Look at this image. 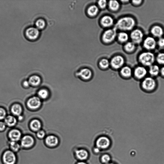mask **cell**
Masks as SVG:
<instances>
[{"instance_id": "obj_13", "label": "cell", "mask_w": 164, "mask_h": 164, "mask_svg": "<svg viewBox=\"0 0 164 164\" xmlns=\"http://www.w3.org/2000/svg\"><path fill=\"white\" fill-rule=\"evenodd\" d=\"M7 136L9 140L12 142H18L22 138L21 132L17 129H13L9 131Z\"/></svg>"}, {"instance_id": "obj_8", "label": "cell", "mask_w": 164, "mask_h": 164, "mask_svg": "<svg viewBox=\"0 0 164 164\" xmlns=\"http://www.w3.org/2000/svg\"><path fill=\"white\" fill-rule=\"evenodd\" d=\"M124 62V59L122 56L117 55L111 59L110 65L114 69L118 70L123 67Z\"/></svg>"}, {"instance_id": "obj_45", "label": "cell", "mask_w": 164, "mask_h": 164, "mask_svg": "<svg viewBox=\"0 0 164 164\" xmlns=\"http://www.w3.org/2000/svg\"><path fill=\"white\" fill-rule=\"evenodd\" d=\"M77 164H87L86 163L83 161H81L78 162Z\"/></svg>"}, {"instance_id": "obj_24", "label": "cell", "mask_w": 164, "mask_h": 164, "mask_svg": "<svg viewBox=\"0 0 164 164\" xmlns=\"http://www.w3.org/2000/svg\"><path fill=\"white\" fill-rule=\"evenodd\" d=\"M16 119L13 116L9 115L4 119V123L9 127H13L16 124Z\"/></svg>"}, {"instance_id": "obj_3", "label": "cell", "mask_w": 164, "mask_h": 164, "mask_svg": "<svg viewBox=\"0 0 164 164\" xmlns=\"http://www.w3.org/2000/svg\"><path fill=\"white\" fill-rule=\"evenodd\" d=\"M139 59L140 63L144 66L150 67L153 65L155 57L154 54L151 52H144L140 55Z\"/></svg>"}, {"instance_id": "obj_30", "label": "cell", "mask_w": 164, "mask_h": 164, "mask_svg": "<svg viewBox=\"0 0 164 164\" xmlns=\"http://www.w3.org/2000/svg\"><path fill=\"white\" fill-rule=\"evenodd\" d=\"M37 94L40 98L44 100L48 97L49 93L48 90L46 89L43 88L39 91Z\"/></svg>"}, {"instance_id": "obj_23", "label": "cell", "mask_w": 164, "mask_h": 164, "mask_svg": "<svg viewBox=\"0 0 164 164\" xmlns=\"http://www.w3.org/2000/svg\"><path fill=\"white\" fill-rule=\"evenodd\" d=\"M9 149L16 153L19 152L22 148L20 143L10 141L9 142Z\"/></svg>"}, {"instance_id": "obj_29", "label": "cell", "mask_w": 164, "mask_h": 164, "mask_svg": "<svg viewBox=\"0 0 164 164\" xmlns=\"http://www.w3.org/2000/svg\"><path fill=\"white\" fill-rule=\"evenodd\" d=\"M136 48L135 44L132 42H128L126 43L124 46L125 50L127 52H133Z\"/></svg>"}, {"instance_id": "obj_31", "label": "cell", "mask_w": 164, "mask_h": 164, "mask_svg": "<svg viewBox=\"0 0 164 164\" xmlns=\"http://www.w3.org/2000/svg\"><path fill=\"white\" fill-rule=\"evenodd\" d=\"M99 9L95 5H92L88 8V14L91 16H94L97 14Z\"/></svg>"}, {"instance_id": "obj_36", "label": "cell", "mask_w": 164, "mask_h": 164, "mask_svg": "<svg viewBox=\"0 0 164 164\" xmlns=\"http://www.w3.org/2000/svg\"><path fill=\"white\" fill-rule=\"evenodd\" d=\"M46 133L43 130H40L37 132L36 136L40 139H43L45 136Z\"/></svg>"}, {"instance_id": "obj_15", "label": "cell", "mask_w": 164, "mask_h": 164, "mask_svg": "<svg viewBox=\"0 0 164 164\" xmlns=\"http://www.w3.org/2000/svg\"><path fill=\"white\" fill-rule=\"evenodd\" d=\"M45 143L48 146L54 147L57 146L59 143V140L56 136L49 135L45 139Z\"/></svg>"}, {"instance_id": "obj_1", "label": "cell", "mask_w": 164, "mask_h": 164, "mask_svg": "<svg viewBox=\"0 0 164 164\" xmlns=\"http://www.w3.org/2000/svg\"><path fill=\"white\" fill-rule=\"evenodd\" d=\"M136 22L134 19L130 16L121 18L117 22L115 28L122 31H130L135 26Z\"/></svg>"}, {"instance_id": "obj_17", "label": "cell", "mask_w": 164, "mask_h": 164, "mask_svg": "<svg viewBox=\"0 0 164 164\" xmlns=\"http://www.w3.org/2000/svg\"><path fill=\"white\" fill-rule=\"evenodd\" d=\"M75 153L77 158L81 161L86 160L88 157V152L85 149H78L76 150Z\"/></svg>"}, {"instance_id": "obj_34", "label": "cell", "mask_w": 164, "mask_h": 164, "mask_svg": "<svg viewBox=\"0 0 164 164\" xmlns=\"http://www.w3.org/2000/svg\"><path fill=\"white\" fill-rule=\"evenodd\" d=\"M35 25L37 29H41L45 27V22L44 20L40 19L36 22Z\"/></svg>"}, {"instance_id": "obj_35", "label": "cell", "mask_w": 164, "mask_h": 164, "mask_svg": "<svg viewBox=\"0 0 164 164\" xmlns=\"http://www.w3.org/2000/svg\"><path fill=\"white\" fill-rule=\"evenodd\" d=\"M156 59L158 64L164 65V53H160L158 54L157 56Z\"/></svg>"}, {"instance_id": "obj_47", "label": "cell", "mask_w": 164, "mask_h": 164, "mask_svg": "<svg viewBox=\"0 0 164 164\" xmlns=\"http://www.w3.org/2000/svg\"><path fill=\"white\" fill-rule=\"evenodd\" d=\"M115 164V163H108V164Z\"/></svg>"}, {"instance_id": "obj_43", "label": "cell", "mask_w": 164, "mask_h": 164, "mask_svg": "<svg viewBox=\"0 0 164 164\" xmlns=\"http://www.w3.org/2000/svg\"><path fill=\"white\" fill-rule=\"evenodd\" d=\"M160 73L161 74L162 76L163 77H164V67H163L160 69Z\"/></svg>"}, {"instance_id": "obj_28", "label": "cell", "mask_w": 164, "mask_h": 164, "mask_svg": "<svg viewBox=\"0 0 164 164\" xmlns=\"http://www.w3.org/2000/svg\"><path fill=\"white\" fill-rule=\"evenodd\" d=\"M109 6L111 10L112 11H116L119 9L120 4L118 1H110L109 3Z\"/></svg>"}, {"instance_id": "obj_37", "label": "cell", "mask_w": 164, "mask_h": 164, "mask_svg": "<svg viewBox=\"0 0 164 164\" xmlns=\"http://www.w3.org/2000/svg\"><path fill=\"white\" fill-rule=\"evenodd\" d=\"M6 115V112L5 110L0 107V120L5 119Z\"/></svg>"}, {"instance_id": "obj_6", "label": "cell", "mask_w": 164, "mask_h": 164, "mask_svg": "<svg viewBox=\"0 0 164 164\" xmlns=\"http://www.w3.org/2000/svg\"><path fill=\"white\" fill-rule=\"evenodd\" d=\"M117 29L115 27L113 29L106 31L103 34L102 40L104 43H109L113 41L117 36Z\"/></svg>"}, {"instance_id": "obj_26", "label": "cell", "mask_w": 164, "mask_h": 164, "mask_svg": "<svg viewBox=\"0 0 164 164\" xmlns=\"http://www.w3.org/2000/svg\"><path fill=\"white\" fill-rule=\"evenodd\" d=\"M28 81L31 85L37 86L39 85L41 82V79L39 76L34 75L29 78Z\"/></svg>"}, {"instance_id": "obj_16", "label": "cell", "mask_w": 164, "mask_h": 164, "mask_svg": "<svg viewBox=\"0 0 164 164\" xmlns=\"http://www.w3.org/2000/svg\"><path fill=\"white\" fill-rule=\"evenodd\" d=\"M120 73L121 77L128 79L132 76L133 71L132 69L128 66H125L121 68Z\"/></svg>"}, {"instance_id": "obj_44", "label": "cell", "mask_w": 164, "mask_h": 164, "mask_svg": "<svg viewBox=\"0 0 164 164\" xmlns=\"http://www.w3.org/2000/svg\"><path fill=\"white\" fill-rule=\"evenodd\" d=\"M100 149L97 147L94 149V151L96 153H98L100 152Z\"/></svg>"}, {"instance_id": "obj_2", "label": "cell", "mask_w": 164, "mask_h": 164, "mask_svg": "<svg viewBox=\"0 0 164 164\" xmlns=\"http://www.w3.org/2000/svg\"><path fill=\"white\" fill-rule=\"evenodd\" d=\"M142 89L147 92H151L155 90L157 83L155 79L151 76L146 77L142 80L141 84Z\"/></svg>"}, {"instance_id": "obj_22", "label": "cell", "mask_w": 164, "mask_h": 164, "mask_svg": "<svg viewBox=\"0 0 164 164\" xmlns=\"http://www.w3.org/2000/svg\"><path fill=\"white\" fill-rule=\"evenodd\" d=\"M41 124L38 120L34 119L31 121L30 127L31 130L34 132H38L41 127Z\"/></svg>"}, {"instance_id": "obj_11", "label": "cell", "mask_w": 164, "mask_h": 164, "mask_svg": "<svg viewBox=\"0 0 164 164\" xmlns=\"http://www.w3.org/2000/svg\"><path fill=\"white\" fill-rule=\"evenodd\" d=\"M25 34L28 39L31 40H34L38 37L40 32L37 28L30 27L26 30Z\"/></svg>"}, {"instance_id": "obj_9", "label": "cell", "mask_w": 164, "mask_h": 164, "mask_svg": "<svg viewBox=\"0 0 164 164\" xmlns=\"http://www.w3.org/2000/svg\"><path fill=\"white\" fill-rule=\"evenodd\" d=\"M144 37L142 31L139 29H135L131 32L130 37L132 42L135 44H139L142 43Z\"/></svg>"}, {"instance_id": "obj_39", "label": "cell", "mask_w": 164, "mask_h": 164, "mask_svg": "<svg viewBox=\"0 0 164 164\" xmlns=\"http://www.w3.org/2000/svg\"><path fill=\"white\" fill-rule=\"evenodd\" d=\"M158 46L161 48H163L164 47V38L161 37L158 41L157 43Z\"/></svg>"}, {"instance_id": "obj_46", "label": "cell", "mask_w": 164, "mask_h": 164, "mask_svg": "<svg viewBox=\"0 0 164 164\" xmlns=\"http://www.w3.org/2000/svg\"><path fill=\"white\" fill-rule=\"evenodd\" d=\"M18 116H19L18 119L20 121L22 120V119H23V117L21 116V115Z\"/></svg>"}, {"instance_id": "obj_19", "label": "cell", "mask_w": 164, "mask_h": 164, "mask_svg": "<svg viewBox=\"0 0 164 164\" xmlns=\"http://www.w3.org/2000/svg\"><path fill=\"white\" fill-rule=\"evenodd\" d=\"M151 32L153 36L160 38L163 34V31L162 28L159 25L153 26L151 29Z\"/></svg>"}, {"instance_id": "obj_18", "label": "cell", "mask_w": 164, "mask_h": 164, "mask_svg": "<svg viewBox=\"0 0 164 164\" xmlns=\"http://www.w3.org/2000/svg\"><path fill=\"white\" fill-rule=\"evenodd\" d=\"M102 25L105 27H109L114 25L113 18L109 16H105L103 17L101 20Z\"/></svg>"}, {"instance_id": "obj_4", "label": "cell", "mask_w": 164, "mask_h": 164, "mask_svg": "<svg viewBox=\"0 0 164 164\" xmlns=\"http://www.w3.org/2000/svg\"><path fill=\"white\" fill-rule=\"evenodd\" d=\"M2 160L4 164H16L17 159L16 153L10 149H8L3 153Z\"/></svg>"}, {"instance_id": "obj_14", "label": "cell", "mask_w": 164, "mask_h": 164, "mask_svg": "<svg viewBox=\"0 0 164 164\" xmlns=\"http://www.w3.org/2000/svg\"><path fill=\"white\" fill-rule=\"evenodd\" d=\"M157 44V42L154 37H148L144 40L143 46L147 50H152L155 49Z\"/></svg>"}, {"instance_id": "obj_7", "label": "cell", "mask_w": 164, "mask_h": 164, "mask_svg": "<svg viewBox=\"0 0 164 164\" xmlns=\"http://www.w3.org/2000/svg\"><path fill=\"white\" fill-rule=\"evenodd\" d=\"M111 145V140L106 136H102L96 140V147L100 150H105L109 148Z\"/></svg>"}, {"instance_id": "obj_12", "label": "cell", "mask_w": 164, "mask_h": 164, "mask_svg": "<svg viewBox=\"0 0 164 164\" xmlns=\"http://www.w3.org/2000/svg\"><path fill=\"white\" fill-rule=\"evenodd\" d=\"M41 104V102L40 98L36 96L30 98L27 102L28 106L32 110H35L39 108Z\"/></svg>"}, {"instance_id": "obj_32", "label": "cell", "mask_w": 164, "mask_h": 164, "mask_svg": "<svg viewBox=\"0 0 164 164\" xmlns=\"http://www.w3.org/2000/svg\"><path fill=\"white\" fill-rule=\"evenodd\" d=\"M99 64L100 67L102 69H106L109 67L110 62L108 60L105 58L100 61Z\"/></svg>"}, {"instance_id": "obj_38", "label": "cell", "mask_w": 164, "mask_h": 164, "mask_svg": "<svg viewBox=\"0 0 164 164\" xmlns=\"http://www.w3.org/2000/svg\"><path fill=\"white\" fill-rule=\"evenodd\" d=\"M98 6L102 9L105 8L107 6V2L106 0H100L98 2Z\"/></svg>"}, {"instance_id": "obj_25", "label": "cell", "mask_w": 164, "mask_h": 164, "mask_svg": "<svg viewBox=\"0 0 164 164\" xmlns=\"http://www.w3.org/2000/svg\"><path fill=\"white\" fill-rule=\"evenodd\" d=\"M11 111L13 115L19 116L21 115L22 112V107L20 105L15 104L12 106Z\"/></svg>"}, {"instance_id": "obj_41", "label": "cell", "mask_w": 164, "mask_h": 164, "mask_svg": "<svg viewBox=\"0 0 164 164\" xmlns=\"http://www.w3.org/2000/svg\"><path fill=\"white\" fill-rule=\"evenodd\" d=\"M142 1L141 0H138V1H132L133 3L135 5H139L142 3Z\"/></svg>"}, {"instance_id": "obj_20", "label": "cell", "mask_w": 164, "mask_h": 164, "mask_svg": "<svg viewBox=\"0 0 164 164\" xmlns=\"http://www.w3.org/2000/svg\"><path fill=\"white\" fill-rule=\"evenodd\" d=\"M79 74L84 80H88L92 77V73L89 69L84 68L81 70Z\"/></svg>"}, {"instance_id": "obj_42", "label": "cell", "mask_w": 164, "mask_h": 164, "mask_svg": "<svg viewBox=\"0 0 164 164\" xmlns=\"http://www.w3.org/2000/svg\"><path fill=\"white\" fill-rule=\"evenodd\" d=\"M30 83L29 81H25L23 82V86L25 87H28L30 85Z\"/></svg>"}, {"instance_id": "obj_33", "label": "cell", "mask_w": 164, "mask_h": 164, "mask_svg": "<svg viewBox=\"0 0 164 164\" xmlns=\"http://www.w3.org/2000/svg\"><path fill=\"white\" fill-rule=\"evenodd\" d=\"M102 163L104 164H107L109 163L111 160V157L109 154H103L101 158Z\"/></svg>"}, {"instance_id": "obj_40", "label": "cell", "mask_w": 164, "mask_h": 164, "mask_svg": "<svg viewBox=\"0 0 164 164\" xmlns=\"http://www.w3.org/2000/svg\"><path fill=\"white\" fill-rule=\"evenodd\" d=\"M6 124L5 123L2 121H0V132H2L5 130Z\"/></svg>"}, {"instance_id": "obj_10", "label": "cell", "mask_w": 164, "mask_h": 164, "mask_svg": "<svg viewBox=\"0 0 164 164\" xmlns=\"http://www.w3.org/2000/svg\"><path fill=\"white\" fill-rule=\"evenodd\" d=\"M148 71L144 67L139 66L135 69L133 74L135 78L137 80H142L146 77Z\"/></svg>"}, {"instance_id": "obj_27", "label": "cell", "mask_w": 164, "mask_h": 164, "mask_svg": "<svg viewBox=\"0 0 164 164\" xmlns=\"http://www.w3.org/2000/svg\"><path fill=\"white\" fill-rule=\"evenodd\" d=\"M118 38L120 43H124L127 41L129 39V36L127 33L121 32L118 34Z\"/></svg>"}, {"instance_id": "obj_21", "label": "cell", "mask_w": 164, "mask_h": 164, "mask_svg": "<svg viewBox=\"0 0 164 164\" xmlns=\"http://www.w3.org/2000/svg\"><path fill=\"white\" fill-rule=\"evenodd\" d=\"M160 72V69L157 65H152L149 67L148 72L151 77L154 78L157 76Z\"/></svg>"}, {"instance_id": "obj_5", "label": "cell", "mask_w": 164, "mask_h": 164, "mask_svg": "<svg viewBox=\"0 0 164 164\" xmlns=\"http://www.w3.org/2000/svg\"><path fill=\"white\" fill-rule=\"evenodd\" d=\"M22 148L29 149L33 147L36 143L35 140L32 136L26 135L22 137L20 141Z\"/></svg>"}]
</instances>
